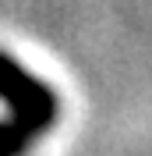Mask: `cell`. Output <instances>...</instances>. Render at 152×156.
<instances>
[{"label":"cell","instance_id":"1","mask_svg":"<svg viewBox=\"0 0 152 156\" xmlns=\"http://www.w3.org/2000/svg\"><path fill=\"white\" fill-rule=\"evenodd\" d=\"M0 99L7 103L11 121L21 124L32 138L50 131L57 121V92L50 85H43L36 75H29L4 50H0Z\"/></svg>","mask_w":152,"mask_h":156},{"label":"cell","instance_id":"2","mask_svg":"<svg viewBox=\"0 0 152 156\" xmlns=\"http://www.w3.org/2000/svg\"><path fill=\"white\" fill-rule=\"evenodd\" d=\"M32 146V135L14 121H0V156H25Z\"/></svg>","mask_w":152,"mask_h":156}]
</instances>
